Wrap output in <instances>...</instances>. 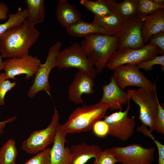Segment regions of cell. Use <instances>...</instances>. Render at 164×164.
Returning a JSON list of instances; mask_svg holds the SVG:
<instances>
[{"instance_id": "cell-1", "label": "cell", "mask_w": 164, "mask_h": 164, "mask_svg": "<svg viewBox=\"0 0 164 164\" xmlns=\"http://www.w3.org/2000/svg\"><path fill=\"white\" fill-rule=\"evenodd\" d=\"M40 33L26 20L7 30L0 36L2 58H21L29 55V50L36 42Z\"/></svg>"}, {"instance_id": "cell-2", "label": "cell", "mask_w": 164, "mask_h": 164, "mask_svg": "<svg viewBox=\"0 0 164 164\" xmlns=\"http://www.w3.org/2000/svg\"><path fill=\"white\" fill-rule=\"evenodd\" d=\"M80 45L97 73L106 67L108 61L118 48L115 35L100 33L84 37Z\"/></svg>"}, {"instance_id": "cell-3", "label": "cell", "mask_w": 164, "mask_h": 164, "mask_svg": "<svg viewBox=\"0 0 164 164\" xmlns=\"http://www.w3.org/2000/svg\"><path fill=\"white\" fill-rule=\"evenodd\" d=\"M108 109V105L100 101L77 108L62 128L67 134L90 131L96 122L105 117Z\"/></svg>"}, {"instance_id": "cell-4", "label": "cell", "mask_w": 164, "mask_h": 164, "mask_svg": "<svg viewBox=\"0 0 164 164\" xmlns=\"http://www.w3.org/2000/svg\"><path fill=\"white\" fill-rule=\"evenodd\" d=\"M154 92L141 88L128 90L129 98L140 108L139 119L142 124L149 128L151 132L155 131V124L158 111V101L156 85Z\"/></svg>"}, {"instance_id": "cell-5", "label": "cell", "mask_w": 164, "mask_h": 164, "mask_svg": "<svg viewBox=\"0 0 164 164\" xmlns=\"http://www.w3.org/2000/svg\"><path fill=\"white\" fill-rule=\"evenodd\" d=\"M56 67L59 70L76 68L94 79L98 73L80 45L77 42L60 51L56 57Z\"/></svg>"}, {"instance_id": "cell-6", "label": "cell", "mask_w": 164, "mask_h": 164, "mask_svg": "<svg viewBox=\"0 0 164 164\" xmlns=\"http://www.w3.org/2000/svg\"><path fill=\"white\" fill-rule=\"evenodd\" d=\"M159 54L164 55L159 48L149 43L138 49L122 48L118 49L113 55L106 67L109 70H114L120 66L126 64L137 65L140 62L150 60Z\"/></svg>"}, {"instance_id": "cell-7", "label": "cell", "mask_w": 164, "mask_h": 164, "mask_svg": "<svg viewBox=\"0 0 164 164\" xmlns=\"http://www.w3.org/2000/svg\"><path fill=\"white\" fill-rule=\"evenodd\" d=\"M59 119L58 111L55 107L50 124L45 128L32 132L22 142L21 149L27 153L35 155L45 149L48 145L53 143L59 123Z\"/></svg>"}, {"instance_id": "cell-8", "label": "cell", "mask_w": 164, "mask_h": 164, "mask_svg": "<svg viewBox=\"0 0 164 164\" xmlns=\"http://www.w3.org/2000/svg\"><path fill=\"white\" fill-rule=\"evenodd\" d=\"M62 43L57 41L51 46L48 50L45 62L40 66L35 75L34 82L29 88L27 96L30 98H33L39 92L45 91L50 96L51 89L49 77L51 70L56 67V60L59 52L61 50Z\"/></svg>"}, {"instance_id": "cell-9", "label": "cell", "mask_w": 164, "mask_h": 164, "mask_svg": "<svg viewBox=\"0 0 164 164\" xmlns=\"http://www.w3.org/2000/svg\"><path fill=\"white\" fill-rule=\"evenodd\" d=\"M145 17L136 15L122 22L115 34L118 41V49L125 47L138 49L145 45L142 33Z\"/></svg>"}, {"instance_id": "cell-10", "label": "cell", "mask_w": 164, "mask_h": 164, "mask_svg": "<svg viewBox=\"0 0 164 164\" xmlns=\"http://www.w3.org/2000/svg\"><path fill=\"white\" fill-rule=\"evenodd\" d=\"M113 70L112 76L117 85L121 89L124 90L128 86H133L154 92L155 83H153L147 78L137 65H122Z\"/></svg>"}, {"instance_id": "cell-11", "label": "cell", "mask_w": 164, "mask_h": 164, "mask_svg": "<svg viewBox=\"0 0 164 164\" xmlns=\"http://www.w3.org/2000/svg\"><path fill=\"white\" fill-rule=\"evenodd\" d=\"M130 100L125 111H119L104 118V121L108 126V134L123 141L128 140L133 135L136 126L135 117L132 116L129 118L128 116L130 109Z\"/></svg>"}, {"instance_id": "cell-12", "label": "cell", "mask_w": 164, "mask_h": 164, "mask_svg": "<svg viewBox=\"0 0 164 164\" xmlns=\"http://www.w3.org/2000/svg\"><path fill=\"white\" fill-rule=\"evenodd\" d=\"M110 149L122 164H152L155 148H145L135 143L124 147L114 146Z\"/></svg>"}, {"instance_id": "cell-13", "label": "cell", "mask_w": 164, "mask_h": 164, "mask_svg": "<svg viewBox=\"0 0 164 164\" xmlns=\"http://www.w3.org/2000/svg\"><path fill=\"white\" fill-rule=\"evenodd\" d=\"M3 70L7 78L16 80L15 76L26 75L29 79L37 73L41 64V60L36 56L28 55L21 57H13L5 60Z\"/></svg>"}, {"instance_id": "cell-14", "label": "cell", "mask_w": 164, "mask_h": 164, "mask_svg": "<svg viewBox=\"0 0 164 164\" xmlns=\"http://www.w3.org/2000/svg\"><path fill=\"white\" fill-rule=\"evenodd\" d=\"M103 92L100 101L108 105L111 110H122L123 105L127 104L130 100L127 92L118 86L112 75L109 83L103 87Z\"/></svg>"}, {"instance_id": "cell-15", "label": "cell", "mask_w": 164, "mask_h": 164, "mask_svg": "<svg viewBox=\"0 0 164 164\" xmlns=\"http://www.w3.org/2000/svg\"><path fill=\"white\" fill-rule=\"evenodd\" d=\"M94 79L79 70L70 85L68 91L69 100L76 104H83L81 96L84 94H91L94 92Z\"/></svg>"}, {"instance_id": "cell-16", "label": "cell", "mask_w": 164, "mask_h": 164, "mask_svg": "<svg viewBox=\"0 0 164 164\" xmlns=\"http://www.w3.org/2000/svg\"><path fill=\"white\" fill-rule=\"evenodd\" d=\"M67 134L59 123L53 145L50 150V164H69L71 153L70 148L65 147Z\"/></svg>"}, {"instance_id": "cell-17", "label": "cell", "mask_w": 164, "mask_h": 164, "mask_svg": "<svg viewBox=\"0 0 164 164\" xmlns=\"http://www.w3.org/2000/svg\"><path fill=\"white\" fill-rule=\"evenodd\" d=\"M164 31V9L156 11L146 16L142 28V33L145 45L149 42L152 35Z\"/></svg>"}, {"instance_id": "cell-18", "label": "cell", "mask_w": 164, "mask_h": 164, "mask_svg": "<svg viewBox=\"0 0 164 164\" xmlns=\"http://www.w3.org/2000/svg\"><path fill=\"white\" fill-rule=\"evenodd\" d=\"M56 16L58 22L66 28L81 20L80 12L67 0L59 1Z\"/></svg>"}, {"instance_id": "cell-19", "label": "cell", "mask_w": 164, "mask_h": 164, "mask_svg": "<svg viewBox=\"0 0 164 164\" xmlns=\"http://www.w3.org/2000/svg\"><path fill=\"white\" fill-rule=\"evenodd\" d=\"M70 149L71 157L69 164H85L91 159L95 158L102 150L97 145H89L85 143L72 145Z\"/></svg>"}, {"instance_id": "cell-20", "label": "cell", "mask_w": 164, "mask_h": 164, "mask_svg": "<svg viewBox=\"0 0 164 164\" xmlns=\"http://www.w3.org/2000/svg\"><path fill=\"white\" fill-rule=\"evenodd\" d=\"M67 33L73 37H85L94 34L115 35V33L93 23L82 19L66 28Z\"/></svg>"}, {"instance_id": "cell-21", "label": "cell", "mask_w": 164, "mask_h": 164, "mask_svg": "<svg viewBox=\"0 0 164 164\" xmlns=\"http://www.w3.org/2000/svg\"><path fill=\"white\" fill-rule=\"evenodd\" d=\"M139 4V0H124L119 3L112 0V9L123 22L137 15Z\"/></svg>"}, {"instance_id": "cell-22", "label": "cell", "mask_w": 164, "mask_h": 164, "mask_svg": "<svg viewBox=\"0 0 164 164\" xmlns=\"http://www.w3.org/2000/svg\"><path fill=\"white\" fill-rule=\"evenodd\" d=\"M27 19L32 25L40 23L44 20L45 15L44 0H25Z\"/></svg>"}, {"instance_id": "cell-23", "label": "cell", "mask_w": 164, "mask_h": 164, "mask_svg": "<svg viewBox=\"0 0 164 164\" xmlns=\"http://www.w3.org/2000/svg\"><path fill=\"white\" fill-rule=\"evenodd\" d=\"M80 3L95 16L104 17L113 13L111 7L112 0H98L96 1L81 0Z\"/></svg>"}, {"instance_id": "cell-24", "label": "cell", "mask_w": 164, "mask_h": 164, "mask_svg": "<svg viewBox=\"0 0 164 164\" xmlns=\"http://www.w3.org/2000/svg\"><path fill=\"white\" fill-rule=\"evenodd\" d=\"M18 155L15 140L9 139L0 149V164H16Z\"/></svg>"}, {"instance_id": "cell-25", "label": "cell", "mask_w": 164, "mask_h": 164, "mask_svg": "<svg viewBox=\"0 0 164 164\" xmlns=\"http://www.w3.org/2000/svg\"><path fill=\"white\" fill-rule=\"evenodd\" d=\"M92 23L115 33L119 29L122 22L119 15L113 12L104 17L95 16Z\"/></svg>"}, {"instance_id": "cell-26", "label": "cell", "mask_w": 164, "mask_h": 164, "mask_svg": "<svg viewBox=\"0 0 164 164\" xmlns=\"http://www.w3.org/2000/svg\"><path fill=\"white\" fill-rule=\"evenodd\" d=\"M26 9L18 8L15 13L9 14L7 20L0 24V36L9 29L23 23L27 19Z\"/></svg>"}, {"instance_id": "cell-27", "label": "cell", "mask_w": 164, "mask_h": 164, "mask_svg": "<svg viewBox=\"0 0 164 164\" xmlns=\"http://www.w3.org/2000/svg\"><path fill=\"white\" fill-rule=\"evenodd\" d=\"M137 15L145 17L159 10L164 9V5H160L153 0H139Z\"/></svg>"}, {"instance_id": "cell-28", "label": "cell", "mask_w": 164, "mask_h": 164, "mask_svg": "<svg viewBox=\"0 0 164 164\" xmlns=\"http://www.w3.org/2000/svg\"><path fill=\"white\" fill-rule=\"evenodd\" d=\"M137 131L143 134L145 136L150 138L154 142L157 149L158 159L157 164H164V145L155 139L147 127L142 124L137 128Z\"/></svg>"}, {"instance_id": "cell-29", "label": "cell", "mask_w": 164, "mask_h": 164, "mask_svg": "<svg viewBox=\"0 0 164 164\" xmlns=\"http://www.w3.org/2000/svg\"><path fill=\"white\" fill-rule=\"evenodd\" d=\"M16 82H11L8 79L5 72L0 74V106L5 104V96L7 92L16 85Z\"/></svg>"}, {"instance_id": "cell-30", "label": "cell", "mask_w": 164, "mask_h": 164, "mask_svg": "<svg viewBox=\"0 0 164 164\" xmlns=\"http://www.w3.org/2000/svg\"><path fill=\"white\" fill-rule=\"evenodd\" d=\"M93 164H115L119 161L110 149L101 150L95 158Z\"/></svg>"}, {"instance_id": "cell-31", "label": "cell", "mask_w": 164, "mask_h": 164, "mask_svg": "<svg viewBox=\"0 0 164 164\" xmlns=\"http://www.w3.org/2000/svg\"><path fill=\"white\" fill-rule=\"evenodd\" d=\"M159 65L162 66V71L164 70V55L157 56L153 58L147 60L143 61L137 66L139 69H142L146 71H151L153 69V66Z\"/></svg>"}, {"instance_id": "cell-32", "label": "cell", "mask_w": 164, "mask_h": 164, "mask_svg": "<svg viewBox=\"0 0 164 164\" xmlns=\"http://www.w3.org/2000/svg\"><path fill=\"white\" fill-rule=\"evenodd\" d=\"M50 150L47 148L39 152L24 164H50Z\"/></svg>"}, {"instance_id": "cell-33", "label": "cell", "mask_w": 164, "mask_h": 164, "mask_svg": "<svg viewBox=\"0 0 164 164\" xmlns=\"http://www.w3.org/2000/svg\"><path fill=\"white\" fill-rule=\"evenodd\" d=\"M155 131L157 133L164 134V109L158 101V111L155 124Z\"/></svg>"}, {"instance_id": "cell-34", "label": "cell", "mask_w": 164, "mask_h": 164, "mask_svg": "<svg viewBox=\"0 0 164 164\" xmlns=\"http://www.w3.org/2000/svg\"><path fill=\"white\" fill-rule=\"evenodd\" d=\"M92 129L95 135L99 137H104L108 134V126L104 120H100L96 122Z\"/></svg>"}, {"instance_id": "cell-35", "label": "cell", "mask_w": 164, "mask_h": 164, "mask_svg": "<svg viewBox=\"0 0 164 164\" xmlns=\"http://www.w3.org/2000/svg\"><path fill=\"white\" fill-rule=\"evenodd\" d=\"M149 43L158 47L164 54V31L152 36L149 39Z\"/></svg>"}, {"instance_id": "cell-36", "label": "cell", "mask_w": 164, "mask_h": 164, "mask_svg": "<svg viewBox=\"0 0 164 164\" xmlns=\"http://www.w3.org/2000/svg\"><path fill=\"white\" fill-rule=\"evenodd\" d=\"M9 9L7 5L3 2H0V20H6L8 19Z\"/></svg>"}, {"instance_id": "cell-37", "label": "cell", "mask_w": 164, "mask_h": 164, "mask_svg": "<svg viewBox=\"0 0 164 164\" xmlns=\"http://www.w3.org/2000/svg\"><path fill=\"white\" fill-rule=\"evenodd\" d=\"M17 118V116H12V117L8 118L4 121H0V135L2 134L6 125L9 123L12 122L15 120Z\"/></svg>"}, {"instance_id": "cell-38", "label": "cell", "mask_w": 164, "mask_h": 164, "mask_svg": "<svg viewBox=\"0 0 164 164\" xmlns=\"http://www.w3.org/2000/svg\"><path fill=\"white\" fill-rule=\"evenodd\" d=\"M2 58L0 51V72L4 69L6 62L5 60L3 61Z\"/></svg>"}, {"instance_id": "cell-39", "label": "cell", "mask_w": 164, "mask_h": 164, "mask_svg": "<svg viewBox=\"0 0 164 164\" xmlns=\"http://www.w3.org/2000/svg\"><path fill=\"white\" fill-rule=\"evenodd\" d=\"M153 1L157 4L160 5H164V0H153Z\"/></svg>"}]
</instances>
